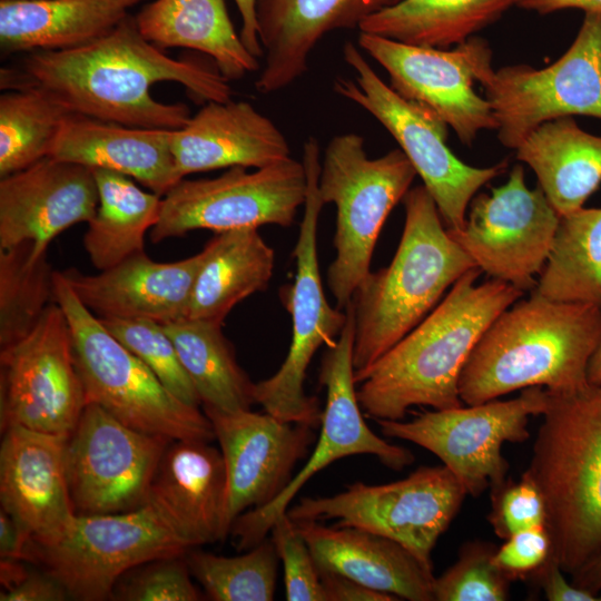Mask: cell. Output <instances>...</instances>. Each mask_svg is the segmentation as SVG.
Masks as SVG:
<instances>
[{"instance_id":"obj_46","label":"cell","mask_w":601,"mask_h":601,"mask_svg":"<svg viewBox=\"0 0 601 601\" xmlns=\"http://www.w3.org/2000/svg\"><path fill=\"white\" fill-rule=\"evenodd\" d=\"M528 579L534 581L549 601H601V597L568 581L554 558L550 556Z\"/></svg>"},{"instance_id":"obj_55","label":"cell","mask_w":601,"mask_h":601,"mask_svg":"<svg viewBox=\"0 0 601 601\" xmlns=\"http://www.w3.org/2000/svg\"><path fill=\"white\" fill-rule=\"evenodd\" d=\"M600 597H601V592H600Z\"/></svg>"},{"instance_id":"obj_52","label":"cell","mask_w":601,"mask_h":601,"mask_svg":"<svg viewBox=\"0 0 601 601\" xmlns=\"http://www.w3.org/2000/svg\"><path fill=\"white\" fill-rule=\"evenodd\" d=\"M572 577V583L579 588L600 595L601 592V550L578 569Z\"/></svg>"},{"instance_id":"obj_39","label":"cell","mask_w":601,"mask_h":601,"mask_svg":"<svg viewBox=\"0 0 601 601\" xmlns=\"http://www.w3.org/2000/svg\"><path fill=\"white\" fill-rule=\"evenodd\" d=\"M191 575L214 601L274 600L279 556L272 539L265 538L249 552L237 556L188 550Z\"/></svg>"},{"instance_id":"obj_28","label":"cell","mask_w":601,"mask_h":601,"mask_svg":"<svg viewBox=\"0 0 601 601\" xmlns=\"http://www.w3.org/2000/svg\"><path fill=\"white\" fill-rule=\"evenodd\" d=\"M174 130L129 127L72 114L49 157L122 174L164 196L179 181L171 150Z\"/></svg>"},{"instance_id":"obj_50","label":"cell","mask_w":601,"mask_h":601,"mask_svg":"<svg viewBox=\"0 0 601 601\" xmlns=\"http://www.w3.org/2000/svg\"><path fill=\"white\" fill-rule=\"evenodd\" d=\"M242 17L240 38L246 48L258 59L263 48L258 38L256 0H234Z\"/></svg>"},{"instance_id":"obj_37","label":"cell","mask_w":601,"mask_h":601,"mask_svg":"<svg viewBox=\"0 0 601 601\" xmlns=\"http://www.w3.org/2000/svg\"><path fill=\"white\" fill-rule=\"evenodd\" d=\"M72 114L39 89L4 90L0 96V178L49 157Z\"/></svg>"},{"instance_id":"obj_14","label":"cell","mask_w":601,"mask_h":601,"mask_svg":"<svg viewBox=\"0 0 601 601\" xmlns=\"http://www.w3.org/2000/svg\"><path fill=\"white\" fill-rule=\"evenodd\" d=\"M481 86L497 124V139L510 149L561 117L601 119V12H585L574 41L552 65L504 66Z\"/></svg>"},{"instance_id":"obj_16","label":"cell","mask_w":601,"mask_h":601,"mask_svg":"<svg viewBox=\"0 0 601 601\" xmlns=\"http://www.w3.org/2000/svg\"><path fill=\"white\" fill-rule=\"evenodd\" d=\"M71 332L52 302L35 328L0 352V424L69 436L86 406Z\"/></svg>"},{"instance_id":"obj_36","label":"cell","mask_w":601,"mask_h":601,"mask_svg":"<svg viewBox=\"0 0 601 601\" xmlns=\"http://www.w3.org/2000/svg\"><path fill=\"white\" fill-rule=\"evenodd\" d=\"M533 290L550 299L601 308V208L581 207L560 216Z\"/></svg>"},{"instance_id":"obj_17","label":"cell","mask_w":601,"mask_h":601,"mask_svg":"<svg viewBox=\"0 0 601 601\" xmlns=\"http://www.w3.org/2000/svg\"><path fill=\"white\" fill-rule=\"evenodd\" d=\"M358 47L385 69L395 92L431 109L462 144L472 146L482 130H496L489 101L474 90L494 70L485 40L472 37L437 49L361 32Z\"/></svg>"},{"instance_id":"obj_25","label":"cell","mask_w":601,"mask_h":601,"mask_svg":"<svg viewBox=\"0 0 601 601\" xmlns=\"http://www.w3.org/2000/svg\"><path fill=\"white\" fill-rule=\"evenodd\" d=\"M179 180L194 173L236 166L263 168L290 157L286 137L247 101H208L173 131Z\"/></svg>"},{"instance_id":"obj_33","label":"cell","mask_w":601,"mask_h":601,"mask_svg":"<svg viewBox=\"0 0 601 601\" xmlns=\"http://www.w3.org/2000/svg\"><path fill=\"white\" fill-rule=\"evenodd\" d=\"M516 0H401L368 16L361 32L412 46L447 49L474 37Z\"/></svg>"},{"instance_id":"obj_6","label":"cell","mask_w":601,"mask_h":601,"mask_svg":"<svg viewBox=\"0 0 601 601\" xmlns=\"http://www.w3.org/2000/svg\"><path fill=\"white\" fill-rule=\"evenodd\" d=\"M53 298L69 323L87 403L101 406L145 433L170 440L216 439L207 415L171 394L147 365L117 341L79 300L61 272L53 275Z\"/></svg>"},{"instance_id":"obj_24","label":"cell","mask_w":601,"mask_h":601,"mask_svg":"<svg viewBox=\"0 0 601 601\" xmlns=\"http://www.w3.org/2000/svg\"><path fill=\"white\" fill-rule=\"evenodd\" d=\"M401 0H256L264 67L256 89L268 95L287 88L308 68L309 56L328 32L354 29L371 14Z\"/></svg>"},{"instance_id":"obj_51","label":"cell","mask_w":601,"mask_h":601,"mask_svg":"<svg viewBox=\"0 0 601 601\" xmlns=\"http://www.w3.org/2000/svg\"><path fill=\"white\" fill-rule=\"evenodd\" d=\"M516 7L548 14L566 8H578L585 12H601V0H516Z\"/></svg>"},{"instance_id":"obj_45","label":"cell","mask_w":601,"mask_h":601,"mask_svg":"<svg viewBox=\"0 0 601 601\" xmlns=\"http://www.w3.org/2000/svg\"><path fill=\"white\" fill-rule=\"evenodd\" d=\"M552 540L546 525L534 526L518 532L499 546L494 553V563L510 578L528 579L550 556Z\"/></svg>"},{"instance_id":"obj_13","label":"cell","mask_w":601,"mask_h":601,"mask_svg":"<svg viewBox=\"0 0 601 601\" xmlns=\"http://www.w3.org/2000/svg\"><path fill=\"white\" fill-rule=\"evenodd\" d=\"M346 322L337 341L322 358L318 381L326 388V406L321 433L307 462L294 474L286 487L268 504L242 513L230 534L238 551L262 542L299 490L333 462L352 455H374L388 469L401 471L415 457L403 446L393 445L375 434L366 424L357 400L354 380L353 345L355 333L352 303L346 307Z\"/></svg>"},{"instance_id":"obj_12","label":"cell","mask_w":601,"mask_h":601,"mask_svg":"<svg viewBox=\"0 0 601 601\" xmlns=\"http://www.w3.org/2000/svg\"><path fill=\"white\" fill-rule=\"evenodd\" d=\"M546 404V388L532 386L509 401L426 411L411 421H375L383 435L414 443L437 456L466 494L476 497L506 482L509 464L502 445L526 441L530 416L542 415Z\"/></svg>"},{"instance_id":"obj_8","label":"cell","mask_w":601,"mask_h":601,"mask_svg":"<svg viewBox=\"0 0 601 601\" xmlns=\"http://www.w3.org/2000/svg\"><path fill=\"white\" fill-rule=\"evenodd\" d=\"M307 190L298 238L293 252L295 282L283 293L292 317V342L285 361L270 377L255 383L254 400L265 412L285 422L318 427L322 414L318 400L304 391L307 368L316 351L337 341L346 322V311L327 302L317 254L318 218L324 205L318 189L319 145L307 138L303 148Z\"/></svg>"},{"instance_id":"obj_5","label":"cell","mask_w":601,"mask_h":601,"mask_svg":"<svg viewBox=\"0 0 601 601\" xmlns=\"http://www.w3.org/2000/svg\"><path fill=\"white\" fill-rule=\"evenodd\" d=\"M542 416L525 472L544 499L551 556L573 574L601 550V385L548 391Z\"/></svg>"},{"instance_id":"obj_31","label":"cell","mask_w":601,"mask_h":601,"mask_svg":"<svg viewBox=\"0 0 601 601\" xmlns=\"http://www.w3.org/2000/svg\"><path fill=\"white\" fill-rule=\"evenodd\" d=\"M515 151L559 216L583 207L601 184V136L582 130L571 117L542 124Z\"/></svg>"},{"instance_id":"obj_42","label":"cell","mask_w":601,"mask_h":601,"mask_svg":"<svg viewBox=\"0 0 601 601\" xmlns=\"http://www.w3.org/2000/svg\"><path fill=\"white\" fill-rule=\"evenodd\" d=\"M190 574L185 554L159 558L132 569L130 575L126 573V579L117 582L110 598L121 601L201 600Z\"/></svg>"},{"instance_id":"obj_20","label":"cell","mask_w":601,"mask_h":601,"mask_svg":"<svg viewBox=\"0 0 601 601\" xmlns=\"http://www.w3.org/2000/svg\"><path fill=\"white\" fill-rule=\"evenodd\" d=\"M210 420L226 469L225 528L245 510L278 496L298 461L316 441L314 427L285 422L265 412H221L204 408Z\"/></svg>"},{"instance_id":"obj_18","label":"cell","mask_w":601,"mask_h":601,"mask_svg":"<svg viewBox=\"0 0 601 601\" xmlns=\"http://www.w3.org/2000/svg\"><path fill=\"white\" fill-rule=\"evenodd\" d=\"M173 440L132 428L87 403L66 444L76 514H108L147 504L160 459Z\"/></svg>"},{"instance_id":"obj_53","label":"cell","mask_w":601,"mask_h":601,"mask_svg":"<svg viewBox=\"0 0 601 601\" xmlns=\"http://www.w3.org/2000/svg\"><path fill=\"white\" fill-rule=\"evenodd\" d=\"M588 382L593 385H601V339L589 362Z\"/></svg>"},{"instance_id":"obj_38","label":"cell","mask_w":601,"mask_h":601,"mask_svg":"<svg viewBox=\"0 0 601 601\" xmlns=\"http://www.w3.org/2000/svg\"><path fill=\"white\" fill-rule=\"evenodd\" d=\"M53 275L47 254L36 257L26 242L0 249V347L24 338L55 302Z\"/></svg>"},{"instance_id":"obj_19","label":"cell","mask_w":601,"mask_h":601,"mask_svg":"<svg viewBox=\"0 0 601 601\" xmlns=\"http://www.w3.org/2000/svg\"><path fill=\"white\" fill-rule=\"evenodd\" d=\"M559 220L542 189H530L523 166L515 165L505 184L473 197L462 229H446L481 272L525 293L538 284Z\"/></svg>"},{"instance_id":"obj_32","label":"cell","mask_w":601,"mask_h":601,"mask_svg":"<svg viewBox=\"0 0 601 601\" xmlns=\"http://www.w3.org/2000/svg\"><path fill=\"white\" fill-rule=\"evenodd\" d=\"M203 250L186 318L223 324L235 305L266 289L275 253L255 227L216 233Z\"/></svg>"},{"instance_id":"obj_27","label":"cell","mask_w":601,"mask_h":601,"mask_svg":"<svg viewBox=\"0 0 601 601\" xmlns=\"http://www.w3.org/2000/svg\"><path fill=\"white\" fill-rule=\"evenodd\" d=\"M319 571L410 601H434L433 570L394 540L358 528L295 522Z\"/></svg>"},{"instance_id":"obj_4","label":"cell","mask_w":601,"mask_h":601,"mask_svg":"<svg viewBox=\"0 0 601 601\" xmlns=\"http://www.w3.org/2000/svg\"><path fill=\"white\" fill-rule=\"evenodd\" d=\"M403 201L404 228L392 262L370 272L352 298L354 372L385 354L435 308L461 276L477 267L449 234L423 185L410 189Z\"/></svg>"},{"instance_id":"obj_44","label":"cell","mask_w":601,"mask_h":601,"mask_svg":"<svg viewBox=\"0 0 601 601\" xmlns=\"http://www.w3.org/2000/svg\"><path fill=\"white\" fill-rule=\"evenodd\" d=\"M492 509L487 515L500 539L540 525H545L544 499L535 482L524 471L518 482L506 480L490 491Z\"/></svg>"},{"instance_id":"obj_11","label":"cell","mask_w":601,"mask_h":601,"mask_svg":"<svg viewBox=\"0 0 601 601\" xmlns=\"http://www.w3.org/2000/svg\"><path fill=\"white\" fill-rule=\"evenodd\" d=\"M466 491L444 465L421 466L380 485L355 482L332 496L302 497L288 508L294 522L337 520L396 541L433 570L432 551L447 530Z\"/></svg>"},{"instance_id":"obj_10","label":"cell","mask_w":601,"mask_h":601,"mask_svg":"<svg viewBox=\"0 0 601 601\" xmlns=\"http://www.w3.org/2000/svg\"><path fill=\"white\" fill-rule=\"evenodd\" d=\"M190 546L149 503L131 511L76 514L69 526L46 543L30 541L26 560L40 563L69 597L100 601L132 569L152 560L185 554Z\"/></svg>"},{"instance_id":"obj_49","label":"cell","mask_w":601,"mask_h":601,"mask_svg":"<svg viewBox=\"0 0 601 601\" xmlns=\"http://www.w3.org/2000/svg\"><path fill=\"white\" fill-rule=\"evenodd\" d=\"M30 536L1 508L0 509V555L6 559L26 560Z\"/></svg>"},{"instance_id":"obj_34","label":"cell","mask_w":601,"mask_h":601,"mask_svg":"<svg viewBox=\"0 0 601 601\" xmlns=\"http://www.w3.org/2000/svg\"><path fill=\"white\" fill-rule=\"evenodd\" d=\"M92 171L99 201L83 247L93 267L105 270L144 252L145 235L159 219L162 198L122 174L101 168Z\"/></svg>"},{"instance_id":"obj_23","label":"cell","mask_w":601,"mask_h":601,"mask_svg":"<svg viewBox=\"0 0 601 601\" xmlns=\"http://www.w3.org/2000/svg\"><path fill=\"white\" fill-rule=\"evenodd\" d=\"M204 250L188 258L158 263L145 252L86 275L61 272L79 300L99 318H139L169 324L186 318Z\"/></svg>"},{"instance_id":"obj_40","label":"cell","mask_w":601,"mask_h":601,"mask_svg":"<svg viewBox=\"0 0 601 601\" xmlns=\"http://www.w3.org/2000/svg\"><path fill=\"white\" fill-rule=\"evenodd\" d=\"M99 319L117 341L148 366L171 394L190 406L201 405L162 324L139 318Z\"/></svg>"},{"instance_id":"obj_26","label":"cell","mask_w":601,"mask_h":601,"mask_svg":"<svg viewBox=\"0 0 601 601\" xmlns=\"http://www.w3.org/2000/svg\"><path fill=\"white\" fill-rule=\"evenodd\" d=\"M226 469L209 442L173 440L152 479L148 501L190 548L224 540Z\"/></svg>"},{"instance_id":"obj_22","label":"cell","mask_w":601,"mask_h":601,"mask_svg":"<svg viewBox=\"0 0 601 601\" xmlns=\"http://www.w3.org/2000/svg\"><path fill=\"white\" fill-rule=\"evenodd\" d=\"M0 449L1 508L30 536L46 543L76 516L66 471L68 436L11 426Z\"/></svg>"},{"instance_id":"obj_48","label":"cell","mask_w":601,"mask_h":601,"mask_svg":"<svg viewBox=\"0 0 601 601\" xmlns=\"http://www.w3.org/2000/svg\"><path fill=\"white\" fill-rule=\"evenodd\" d=\"M327 601H396L397 597L365 587L352 579L319 571Z\"/></svg>"},{"instance_id":"obj_43","label":"cell","mask_w":601,"mask_h":601,"mask_svg":"<svg viewBox=\"0 0 601 601\" xmlns=\"http://www.w3.org/2000/svg\"><path fill=\"white\" fill-rule=\"evenodd\" d=\"M272 541L283 563L287 601H327L314 556L287 512L276 519Z\"/></svg>"},{"instance_id":"obj_7","label":"cell","mask_w":601,"mask_h":601,"mask_svg":"<svg viewBox=\"0 0 601 601\" xmlns=\"http://www.w3.org/2000/svg\"><path fill=\"white\" fill-rule=\"evenodd\" d=\"M416 171L401 149L368 158L364 138L354 132L334 136L321 161L318 189L336 207L335 258L327 285L337 307L345 309L371 272L382 227L410 190Z\"/></svg>"},{"instance_id":"obj_35","label":"cell","mask_w":601,"mask_h":601,"mask_svg":"<svg viewBox=\"0 0 601 601\" xmlns=\"http://www.w3.org/2000/svg\"><path fill=\"white\" fill-rule=\"evenodd\" d=\"M204 408L221 412L249 410L254 386L239 366L221 332V324L183 318L164 325Z\"/></svg>"},{"instance_id":"obj_30","label":"cell","mask_w":601,"mask_h":601,"mask_svg":"<svg viewBox=\"0 0 601 601\" xmlns=\"http://www.w3.org/2000/svg\"><path fill=\"white\" fill-rule=\"evenodd\" d=\"M135 19L149 42L161 50L203 52L228 81L259 69L258 58L236 33L225 0H155Z\"/></svg>"},{"instance_id":"obj_3","label":"cell","mask_w":601,"mask_h":601,"mask_svg":"<svg viewBox=\"0 0 601 601\" xmlns=\"http://www.w3.org/2000/svg\"><path fill=\"white\" fill-rule=\"evenodd\" d=\"M600 339V307L531 290L476 343L460 375L461 401L481 404L532 386L552 393L580 390L589 384L588 366Z\"/></svg>"},{"instance_id":"obj_29","label":"cell","mask_w":601,"mask_h":601,"mask_svg":"<svg viewBox=\"0 0 601 601\" xmlns=\"http://www.w3.org/2000/svg\"><path fill=\"white\" fill-rule=\"evenodd\" d=\"M147 0L0 1L3 55L62 51L110 32Z\"/></svg>"},{"instance_id":"obj_21","label":"cell","mask_w":601,"mask_h":601,"mask_svg":"<svg viewBox=\"0 0 601 601\" xmlns=\"http://www.w3.org/2000/svg\"><path fill=\"white\" fill-rule=\"evenodd\" d=\"M91 168L46 157L0 180V249L29 242L36 257L60 233L89 223L98 207Z\"/></svg>"},{"instance_id":"obj_9","label":"cell","mask_w":601,"mask_h":601,"mask_svg":"<svg viewBox=\"0 0 601 601\" xmlns=\"http://www.w3.org/2000/svg\"><path fill=\"white\" fill-rule=\"evenodd\" d=\"M343 58L354 77H338L335 92L372 115L393 136L434 199L445 227L462 229L474 195L504 173L508 161L484 168L463 162L447 147L449 126L436 114L395 92L352 42L344 45Z\"/></svg>"},{"instance_id":"obj_2","label":"cell","mask_w":601,"mask_h":601,"mask_svg":"<svg viewBox=\"0 0 601 601\" xmlns=\"http://www.w3.org/2000/svg\"><path fill=\"white\" fill-rule=\"evenodd\" d=\"M481 269L461 276L435 308L368 367L354 372L362 411L374 420H403L412 406L463 405L461 372L492 322L524 292Z\"/></svg>"},{"instance_id":"obj_54","label":"cell","mask_w":601,"mask_h":601,"mask_svg":"<svg viewBox=\"0 0 601 601\" xmlns=\"http://www.w3.org/2000/svg\"><path fill=\"white\" fill-rule=\"evenodd\" d=\"M4 1H37V0H4Z\"/></svg>"},{"instance_id":"obj_15","label":"cell","mask_w":601,"mask_h":601,"mask_svg":"<svg viewBox=\"0 0 601 601\" xmlns=\"http://www.w3.org/2000/svg\"><path fill=\"white\" fill-rule=\"evenodd\" d=\"M306 190L304 164L292 157L254 171L236 166L216 178L181 179L164 195L150 239L159 243L196 229L288 227Z\"/></svg>"},{"instance_id":"obj_41","label":"cell","mask_w":601,"mask_h":601,"mask_svg":"<svg viewBox=\"0 0 601 601\" xmlns=\"http://www.w3.org/2000/svg\"><path fill=\"white\" fill-rule=\"evenodd\" d=\"M496 549L483 541L463 544L456 562L434 579V601L509 600L512 581L493 561Z\"/></svg>"},{"instance_id":"obj_47","label":"cell","mask_w":601,"mask_h":601,"mask_svg":"<svg viewBox=\"0 0 601 601\" xmlns=\"http://www.w3.org/2000/svg\"><path fill=\"white\" fill-rule=\"evenodd\" d=\"M66 588L47 572H28L17 584L2 589L1 601H63Z\"/></svg>"},{"instance_id":"obj_1","label":"cell","mask_w":601,"mask_h":601,"mask_svg":"<svg viewBox=\"0 0 601 601\" xmlns=\"http://www.w3.org/2000/svg\"><path fill=\"white\" fill-rule=\"evenodd\" d=\"M174 81L201 101H227L233 90L216 67L174 59L149 42L134 16L78 48L33 51L2 68L1 90L36 88L71 112L129 127L179 129L191 117L185 104L156 100L150 88Z\"/></svg>"}]
</instances>
